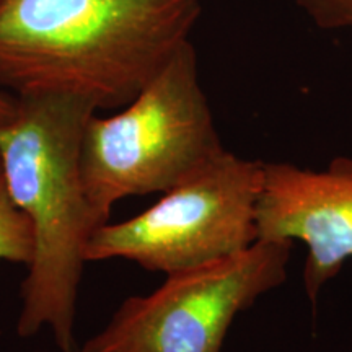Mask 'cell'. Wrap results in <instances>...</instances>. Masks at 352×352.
<instances>
[{
  "label": "cell",
  "mask_w": 352,
  "mask_h": 352,
  "mask_svg": "<svg viewBox=\"0 0 352 352\" xmlns=\"http://www.w3.org/2000/svg\"><path fill=\"white\" fill-rule=\"evenodd\" d=\"M201 0H0V90L121 109L165 67Z\"/></svg>",
  "instance_id": "1"
},
{
  "label": "cell",
  "mask_w": 352,
  "mask_h": 352,
  "mask_svg": "<svg viewBox=\"0 0 352 352\" xmlns=\"http://www.w3.org/2000/svg\"><path fill=\"white\" fill-rule=\"evenodd\" d=\"M95 113L76 96H21L12 120L0 126L3 182L33 232L16 333L30 338L50 328L63 352H77L78 287L87 246L101 227L80 168L83 132Z\"/></svg>",
  "instance_id": "2"
},
{
  "label": "cell",
  "mask_w": 352,
  "mask_h": 352,
  "mask_svg": "<svg viewBox=\"0 0 352 352\" xmlns=\"http://www.w3.org/2000/svg\"><path fill=\"white\" fill-rule=\"evenodd\" d=\"M222 151L188 41L129 104L88 120L80 168L96 220L108 223L127 196L168 191Z\"/></svg>",
  "instance_id": "3"
},
{
  "label": "cell",
  "mask_w": 352,
  "mask_h": 352,
  "mask_svg": "<svg viewBox=\"0 0 352 352\" xmlns=\"http://www.w3.org/2000/svg\"><path fill=\"white\" fill-rule=\"evenodd\" d=\"M263 162L223 148L148 209L96 228L87 261L121 258L165 274L233 256L258 240Z\"/></svg>",
  "instance_id": "4"
},
{
  "label": "cell",
  "mask_w": 352,
  "mask_h": 352,
  "mask_svg": "<svg viewBox=\"0 0 352 352\" xmlns=\"http://www.w3.org/2000/svg\"><path fill=\"white\" fill-rule=\"evenodd\" d=\"M294 241L256 240L233 256L166 274L129 297L80 352H222L236 315L287 279Z\"/></svg>",
  "instance_id": "5"
},
{
  "label": "cell",
  "mask_w": 352,
  "mask_h": 352,
  "mask_svg": "<svg viewBox=\"0 0 352 352\" xmlns=\"http://www.w3.org/2000/svg\"><path fill=\"white\" fill-rule=\"evenodd\" d=\"M256 228L258 240L307 245L303 287L315 303L352 258V157L333 158L324 170L263 162Z\"/></svg>",
  "instance_id": "6"
},
{
  "label": "cell",
  "mask_w": 352,
  "mask_h": 352,
  "mask_svg": "<svg viewBox=\"0 0 352 352\" xmlns=\"http://www.w3.org/2000/svg\"><path fill=\"white\" fill-rule=\"evenodd\" d=\"M33 258V232L28 219L13 204L0 166V261L25 264Z\"/></svg>",
  "instance_id": "7"
},
{
  "label": "cell",
  "mask_w": 352,
  "mask_h": 352,
  "mask_svg": "<svg viewBox=\"0 0 352 352\" xmlns=\"http://www.w3.org/2000/svg\"><path fill=\"white\" fill-rule=\"evenodd\" d=\"M321 30L352 28V0H294Z\"/></svg>",
  "instance_id": "8"
},
{
  "label": "cell",
  "mask_w": 352,
  "mask_h": 352,
  "mask_svg": "<svg viewBox=\"0 0 352 352\" xmlns=\"http://www.w3.org/2000/svg\"><path fill=\"white\" fill-rule=\"evenodd\" d=\"M16 109V96L0 90V126L7 124L12 120Z\"/></svg>",
  "instance_id": "9"
}]
</instances>
